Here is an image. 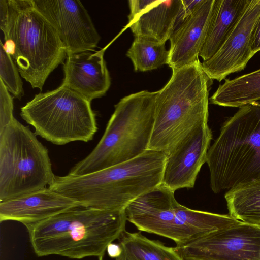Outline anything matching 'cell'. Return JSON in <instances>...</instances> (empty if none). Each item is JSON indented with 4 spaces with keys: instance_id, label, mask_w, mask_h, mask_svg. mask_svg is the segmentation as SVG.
I'll return each instance as SVG.
<instances>
[{
    "instance_id": "obj_12",
    "label": "cell",
    "mask_w": 260,
    "mask_h": 260,
    "mask_svg": "<svg viewBox=\"0 0 260 260\" xmlns=\"http://www.w3.org/2000/svg\"><path fill=\"white\" fill-rule=\"evenodd\" d=\"M212 139L208 122L196 126L167 154L161 184L173 191L193 188Z\"/></svg>"
},
{
    "instance_id": "obj_6",
    "label": "cell",
    "mask_w": 260,
    "mask_h": 260,
    "mask_svg": "<svg viewBox=\"0 0 260 260\" xmlns=\"http://www.w3.org/2000/svg\"><path fill=\"white\" fill-rule=\"evenodd\" d=\"M206 162L217 193L260 179V103L240 108L223 124Z\"/></svg>"
},
{
    "instance_id": "obj_26",
    "label": "cell",
    "mask_w": 260,
    "mask_h": 260,
    "mask_svg": "<svg viewBox=\"0 0 260 260\" xmlns=\"http://www.w3.org/2000/svg\"><path fill=\"white\" fill-rule=\"evenodd\" d=\"M251 48L253 55L260 51V15L252 31Z\"/></svg>"
},
{
    "instance_id": "obj_11",
    "label": "cell",
    "mask_w": 260,
    "mask_h": 260,
    "mask_svg": "<svg viewBox=\"0 0 260 260\" xmlns=\"http://www.w3.org/2000/svg\"><path fill=\"white\" fill-rule=\"evenodd\" d=\"M32 5L54 28L67 55L93 51L101 37L79 0H31Z\"/></svg>"
},
{
    "instance_id": "obj_2",
    "label": "cell",
    "mask_w": 260,
    "mask_h": 260,
    "mask_svg": "<svg viewBox=\"0 0 260 260\" xmlns=\"http://www.w3.org/2000/svg\"><path fill=\"white\" fill-rule=\"evenodd\" d=\"M126 220L125 210L78 206L26 227L38 256L82 259L104 256L125 230Z\"/></svg>"
},
{
    "instance_id": "obj_9",
    "label": "cell",
    "mask_w": 260,
    "mask_h": 260,
    "mask_svg": "<svg viewBox=\"0 0 260 260\" xmlns=\"http://www.w3.org/2000/svg\"><path fill=\"white\" fill-rule=\"evenodd\" d=\"M174 248L183 260H260V225L239 220Z\"/></svg>"
},
{
    "instance_id": "obj_15",
    "label": "cell",
    "mask_w": 260,
    "mask_h": 260,
    "mask_svg": "<svg viewBox=\"0 0 260 260\" xmlns=\"http://www.w3.org/2000/svg\"><path fill=\"white\" fill-rule=\"evenodd\" d=\"M215 0H200L191 13L173 31L170 38L168 65L172 69L199 60Z\"/></svg>"
},
{
    "instance_id": "obj_27",
    "label": "cell",
    "mask_w": 260,
    "mask_h": 260,
    "mask_svg": "<svg viewBox=\"0 0 260 260\" xmlns=\"http://www.w3.org/2000/svg\"><path fill=\"white\" fill-rule=\"evenodd\" d=\"M107 251L110 257L116 258L121 253V248L119 244L113 243L109 244L107 248Z\"/></svg>"
},
{
    "instance_id": "obj_10",
    "label": "cell",
    "mask_w": 260,
    "mask_h": 260,
    "mask_svg": "<svg viewBox=\"0 0 260 260\" xmlns=\"http://www.w3.org/2000/svg\"><path fill=\"white\" fill-rule=\"evenodd\" d=\"M174 191L161 184L140 196L125 209L126 219L138 230L173 240L176 245L196 238L175 213Z\"/></svg>"
},
{
    "instance_id": "obj_22",
    "label": "cell",
    "mask_w": 260,
    "mask_h": 260,
    "mask_svg": "<svg viewBox=\"0 0 260 260\" xmlns=\"http://www.w3.org/2000/svg\"><path fill=\"white\" fill-rule=\"evenodd\" d=\"M135 71L145 72L156 69L168 64L169 50L165 43L135 38L126 53Z\"/></svg>"
},
{
    "instance_id": "obj_17",
    "label": "cell",
    "mask_w": 260,
    "mask_h": 260,
    "mask_svg": "<svg viewBox=\"0 0 260 260\" xmlns=\"http://www.w3.org/2000/svg\"><path fill=\"white\" fill-rule=\"evenodd\" d=\"M182 6V0H155L127 26L135 38L166 43L169 40Z\"/></svg>"
},
{
    "instance_id": "obj_20",
    "label": "cell",
    "mask_w": 260,
    "mask_h": 260,
    "mask_svg": "<svg viewBox=\"0 0 260 260\" xmlns=\"http://www.w3.org/2000/svg\"><path fill=\"white\" fill-rule=\"evenodd\" d=\"M121 253L115 260H183L174 247L126 231L118 239Z\"/></svg>"
},
{
    "instance_id": "obj_21",
    "label": "cell",
    "mask_w": 260,
    "mask_h": 260,
    "mask_svg": "<svg viewBox=\"0 0 260 260\" xmlns=\"http://www.w3.org/2000/svg\"><path fill=\"white\" fill-rule=\"evenodd\" d=\"M224 197L230 216L260 225V179L231 189Z\"/></svg>"
},
{
    "instance_id": "obj_5",
    "label": "cell",
    "mask_w": 260,
    "mask_h": 260,
    "mask_svg": "<svg viewBox=\"0 0 260 260\" xmlns=\"http://www.w3.org/2000/svg\"><path fill=\"white\" fill-rule=\"evenodd\" d=\"M156 92L143 90L116 104L101 140L68 175L91 173L134 159L148 150L154 123Z\"/></svg>"
},
{
    "instance_id": "obj_1",
    "label": "cell",
    "mask_w": 260,
    "mask_h": 260,
    "mask_svg": "<svg viewBox=\"0 0 260 260\" xmlns=\"http://www.w3.org/2000/svg\"><path fill=\"white\" fill-rule=\"evenodd\" d=\"M166 158L162 152L148 149L134 159L88 174L55 175L49 187L85 207L125 210L161 184Z\"/></svg>"
},
{
    "instance_id": "obj_14",
    "label": "cell",
    "mask_w": 260,
    "mask_h": 260,
    "mask_svg": "<svg viewBox=\"0 0 260 260\" xmlns=\"http://www.w3.org/2000/svg\"><path fill=\"white\" fill-rule=\"evenodd\" d=\"M104 51H84L67 54L61 84L90 102L105 95L111 79L104 58Z\"/></svg>"
},
{
    "instance_id": "obj_18",
    "label": "cell",
    "mask_w": 260,
    "mask_h": 260,
    "mask_svg": "<svg viewBox=\"0 0 260 260\" xmlns=\"http://www.w3.org/2000/svg\"><path fill=\"white\" fill-rule=\"evenodd\" d=\"M249 0H215L206 38L199 56L203 61L221 47L244 11Z\"/></svg>"
},
{
    "instance_id": "obj_25",
    "label": "cell",
    "mask_w": 260,
    "mask_h": 260,
    "mask_svg": "<svg viewBox=\"0 0 260 260\" xmlns=\"http://www.w3.org/2000/svg\"><path fill=\"white\" fill-rule=\"evenodd\" d=\"M154 2V1L153 0L128 1L130 9V13L128 15V23H130L137 16L150 6Z\"/></svg>"
},
{
    "instance_id": "obj_28",
    "label": "cell",
    "mask_w": 260,
    "mask_h": 260,
    "mask_svg": "<svg viewBox=\"0 0 260 260\" xmlns=\"http://www.w3.org/2000/svg\"><path fill=\"white\" fill-rule=\"evenodd\" d=\"M103 256H100L99 258V260H103Z\"/></svg>"
},
{
    "instance_id": "obj_16",
    "label": "cell",
    "mask_w": 260,
    "mask_h": 260,
    "mask_svg": "<svg viewBox=\"0 0 260 260\" xmlns=\"http://www.w3.org/2000/svg\"><path fill=\"white\" fill-rule=\"evenodd\" d=\"M78 206H82L49 187H45L0 202V221H16L26 226Z\"/></svg>"
},
{
    "instance_id": "obj_13",
    "label": "cell",
    "mask_w": 260,
    "mask_h": 260,
    "mask_svg": "<svg viewBox=\"0 0 260 260\" xmlns=\"http://www.w3.org/2000/svg\"><path fill=\"white\" fill-rule=\"evenodd\" d=\"M260 15V0H249L244 11L217 52L201 63L210 80L221 81L229 75L243 70L253 56L252 31Z\"/></svg>"
},
{
    "instance_id": "obj_4",
    "label": "cell",
    "mask_w": 260,
    "mask_h": 260,
    "mask_svg": "<svg viewBox=\"0 0 260 260\" xmlns=\"http://www.w3.org/2000/svg\"><path fill=\"white\" fill-rule=\"evenodd\" d=\"M209 80L199 59L172 70L170 80L157 91L148 149L167 155L196 126L208 122Z\"/></svg>"
},
{
    "instance_id": "obj_8",
    "label": "cell",
    "mask_w": 260,
    "mask_h": 260,
    "mask_svg": "<svg viewBox=\"0 0 260 260\" xmlns=\"http://www.w3.org/2000/svg\"><path fill=\"white\" fill-rule=\"evenodd\" d=\"M20 115L37 136L57 145L88 142L98 130L91 102L62 84L36 94L21 108Z\"/></svg>"
},
{
    "instance_id": "obj_24",
    "label": "cell",
    "mask_w": 260,
    "mask_h": 260,
    "mask_svg": "<svg viewBox=\"0 0 260 260\" xmlns=\"http://www.w3.org/2000/svg\"><path fill=\"white\" fill-rule=\"evenodd\" d=\"M13 109V98L0 80V131L14 119Z\"/></svg>"
},
{
    "instance_id": "obj_3",
    "label": "cell",
    "mask_w": 260,
    "mask_h": 260,
    "mask_svg": "<svg viewBox=\"0 0 260 260\" xmlns=\"http://www.w3.org/2000/svg\"><path fill=\"white\" fill-rule=\"evenodd\" d=\"M0 28L14 46L11 56L21 76L42 90L51 73L67 57L56 31L31 0H0Z\"/></svg>"
},
{
    "instance_id": "obj_23",
    "label": "cell",
    "mask_w": 260,
    "mask_h": 260,
    "mask_svg": "<svg viewBox=\"0 0 260 260\" xmlns=\"http://www.w3.org/2000/svg\"><path fill=\"white\" fill-rule=\"evenodd\" d=\"M0 80L14 97L20 100L24 95L22 82L17 67L0 42Z\"/></svg>"
},
{
    "instance_id": "obj_19",
    "label": "cell",
    "mask_w": 260,
    "mask_h": 260,
    "mask_svg": "<svg viewBox=\"0 0 260 260\" xmlns=\"http://www.w3.org/2000/svg\"><path fill=\"white\" fill-rule=\"evenodd\" d=\"M209 100L213 104L239 108L257 102L260 100V69L226 79Z\"/></svg>"
},
{
    "instance_id": "obj_7",
    "label": "cell",
    "mask_w": 260,
    "mask_h": 260,
    "mask_svg": "<svg viewBox=\"0 0 260 260\" xmlns=\"http://www.w3.org/2000/svg\"><path fill=\"white\" fill-rule=\"evenodd\" d=\"M54 174L47 148L14 119L0 131V202L46 187Z\"/></svg>"
}]
</instances>
